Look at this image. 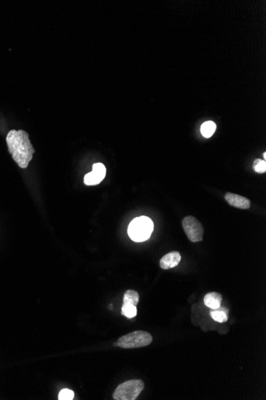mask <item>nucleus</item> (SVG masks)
Masks as SVG:
<instances>
[{"instance_id":"obj_1","label":"nucleus","mask_w":266,"mask_h":400,"mask_svg":"<svg viewBox=\"0 0 266 400\" xmlns=\"http://www.w3.org/2000/svg\"><path fill=\"white\" fill-rule=\"evenodd\" d=\"M6 141L9 153L16 163L22 169L27 168L35 152L28 134L24 130H12L7 134Z\"/></svg>"},{"instance_id":"obj_2","label":"nucleus","mask_w":266,"mask_h":400,"mask_svg":"<svg viewBox=\"0 0 266 400\" xmlns=\"http://www.w3.org/2000/svg\"><path fill=\"white\" fill-rule=\"evenodd\" d=\"M154 230L153 222L149 217H136L129 224L128 234L135 242H145L151 237Z\"/></svg>"},{"instance_id":"obj_3","label":"nucleus","mask_w":266,"mask_h":400,"mask_svg":"<svg viewBox=\"0 0 266 400\" xmlns=\"http://www.w3.org/2000/svg\"><path fill=\"white\" fill-rule=\"evenodd\" d=\"M153 340L151 334L144 331H133L131 333L123 335L114 344V346L120 347L121 348H138L149 346Z\"/></svg>"},{"instance_id":"obj_4","label":"nucleus","mask_w":266,"mask_h":400,"mask_svg":"<svg viewBox=\"0 0 266 400\" xmlns=\"http://www.w3.org/2000/svg\"><path fill=\"white\" fill-rule=\"evenodd\" d=\"M144 388V383L142 380H129L116 387L113 393V400H135Z\"/></svg>"},{"instance_id":"obj_5","label":"nucleus","mask_w":266,"mask_h":400,"mask_svg":"<svg viewBox=\"0 0 266 400\" xmlns=\"http://www.w3.org/2000/svg\"><path fill=\"white\" fill-rule=\"evenodd\" d=\"M183 228L191 242H202L204 229L199 220L192 216H188L183 220Z\"/></svg>"},{"instance_id":"obj_6","label":"nucleus","mask_w":266,"mask_h":400,"mask_svg":"<svg viewBox=\"0 0 266 400\" xmlns=\"http://www.w3.org/2000/svg\"><path fill=\"white\" fill-rule=\"evenodd\" d=\"M106 175V168L102 163L93 164L92 172L87 174L84 177V183L86 186H96L104 180Z\"/></svg>"},{"instance_id":"obj_7","label":"nucleus","mask_w":266,"mask_h":400,"mask_svg":"<svg viewBox=\"0 0 266 400\" xmlns=\"http://www.w3.org/2000/svg\"><path fill=\"white\" fill-rule=\"evenodd\" d=\"M225 199L228 202L229 205L235 208L241 209H248L250 208V201L246 197L240 195L227 192L225 196Z\"/></svg>"},{"instance_id":"obj_8","label":"nucleus","mask_w":266,"mask_h":400,"mask_svg":"<svg viewBox=\"0 0 266 400\" xmlns=\"http://www.w3.org/2000/svg\"><path fill=\"white\" fill-rule=\"evenodd\" d=\"M180 261H181L180 253L176 251H173V252L167 253L161 258L160 262V268L164 270L175 268L180 264Z\"/></svg>"},{"instance_id":"obj_9","label":"nucleus","mask_w":266,"mask_h":400,"mask_svg":"<svg viewBox=\"0 0 266 400\" xmlns=\"http://www.w3.org/2000/svg\"><path fill=\"white\" fill-rule=\"evenodd\" d=\"M222 301V296L216 292L207 293L203 298L205 305L212 310L218 309L221 306Z\"/></svg>"},{"instance_id":"obj_10","label":"nucleus","mask_w":266,"mask_h":400,"mask_svg":"<svg viewBox=\"0 0 266 400\" xmlns=\"http://www.w3.org/2000/svg\"><path fill=\"white\" fill-rule=\"evenodd\" d=\"M229 310L224 307L220 306L218 309H213L211 312V315L215 321L225 323L228 320Z\"/></svg>"},{"instance_id":"obj_11","label":"nucleus","mask_w":266,"mask_h":400,"mask_svg":"<svg viewBox=\"0 0 266 400\" xmlns=\"http://www.w3.org/2000/svg\"><path fill=\"white\" fill-rule=\"evenodd\" d=\"M123 301H124V304H131V305L136 306L139 301H140L139 293L136 291L131 290V289L127 290L124 293Z\"/></svg>"},{"instance_id":"obj_12","label":"nucleus","mask_w":266,"mask_h":400,"mask_svg":"<svg viewBox=\"0 0 266 400\" xmlns=\"http://www.w3.org/2000/svg\"><path fill=\"white\" fill-rule=\"evenodd\" d=\"M215 130H216V124L212 121L206 122L201 126L202 135L206 139L211 138L215 132Z\"/></svg>"},{"instance_id":"obj_13","label":"nucleus","mask_w":266,"mask_h":400,"mask_svg":"<svg viewBox=\"0 0 266 400\" xmlns=\"http://www.w3.org/2000/svg\"><path fill=\"white\" fill-rule=\"evenodd\" d=\"M121 314L129 319L135 317L137 315L136 306L131 305V304H123L122 308H121Z\"/></svg>"},{"instance_id":"obj_14","label":"nucleus","mask_w":266,"mask_h":400,"mask_svg":"<svg viewBox=\"0 0 266 400\" xmlns=\"http://www.w3.org/2000/svg\"><path fill=\"white\" fill-rule=\"evenodd\" d=\"M253 170L258 174H264L266 171V162L262 159H256L253 162Z\"/></svg>"},{"instance_id":"obj_15","label":"nucleus","mask_w":266,"mask_h":400,"mask_svg":"<svg viewBox=\"0 0 266 400\" xmlns=\"http://www.w3.org/2000/svg\"><path fill=\"white\" fill-rule=\"evenodd\" d=\"M73 398H74V392L69 389L62 390L58 395L59 400H72Z\"/></svg>"},{"instance_id":"obj_16","label":"nucleus","mask_w":266,"mask_h":400,"mask_svg":"<svg viewBox=\"0 0 266 400\" xmlns=\"http://www.w3.org/2000/svg\"><path fill=\"white\" fill-rule=\"evenodd\" d=\"M263 157H264L265 160L266 158V153H264V155H263Z\"/></svg>"}]
</instances>
